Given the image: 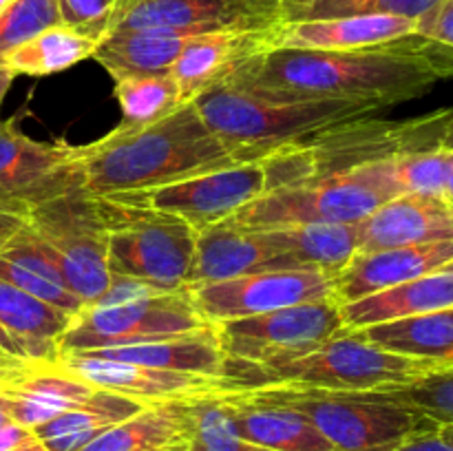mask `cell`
<instances>
[{
    "label": "cell",
    "instance_id": "1",
    "mask_svg": "<svg viewBox=\"0 0 453 451\" xmlns=\"http://www.w3.org/2000/svg\"><path fill=\"white\" fill-rule=\"evenodd\" d=\"M445 78H453V49L411 34L345 51L265 47L224 82L265 100H349L385 109L423 97Z\"/></svg>",
    "mask_w": 453,
    "mask_h": 451
},
{
    "label": "cell",
    "instance_id": "2",
    "mask_svg": "<svg viewBox=\"0 0 453 451\" xmlns=\"http://www.w3.org/2000/svg\"><path fill=\"white\" fill-rule=\"evenodd\" d=\"M243 162L202 119L193 102L149 126L115 128L80 146L82 188L93 197L146 190Z\"/></svg>",
    "mask_w": 453,
    "mask_h": 451
},
{
    "label": "cell",
    "instance_id": "3",
    "mask_svg": "<svg viewBox=\"0 0 453 451\" xmlns=\"http://www.w3.org/2000/svg\"><path fill=\"white\" fill-rule=\"evenodd\" d=\"M206 126L243 162L296 146L310 137L372 118L379 106L349 100L277 102L252 96L228 82L215 84L193 100Z\"/></svg>",
    "mask_w": 453,
    "mask_h": 451
},
{
    "label": "cell",
    "instance_id": "4",
    "mask_svg": "<svg viewBox=\"0 0 453 451\" xmlns=\"http://www.w3.org/2000/svg\"><path fill=\"white\" fill-rule=\"evenodd\" d=\"M441 367L447 365L388 352L363 339L357 330H343L290 361L268 365L226 361L221 392H250L265 385L370 392L403 387Z\"/></svg>",
    "mask_w": 453,
    "mask_h": 451
},
{
    "label": "cell",
    "instance_id": "5",
    "mask_svg": "<svg viewBox=\"0 0 453 451\" xmlns=\"http://www.w3.org/2000/svg\"><path fill=\"white\" fill-rule=\"evenodd\" d=\"M453 140V109L407 122L357 119L264 157L265 193Z\"/></svg>",
    "mask_w": 453,
    "mask_h": 451
},
{
    "label": "cell",
    "instance_id": "6",
    "mask_svg": "<svg viewBox=\"0 0 453 451\" xmlns=\"http://www.w3.org/2000/svg\"><path fill=\"white\" fill-rule=\"evenodd\" d=\"M211 323L199 314L190 287L155 290L140 281L113 279L109 290L87 303L62 334V354H84L122 345L153 343L193 334Z\"/></svg>",
    "mask_w": 453,
    "mask_h": 451
},
{
    "label": "cell",
    "instance_id": "7",
    "mask_svg": "<svg viewBox=\"0 0 453 451\" xmlns=\"http://www.w3.org/2000/svg\"><path fill=\"white\" fill-rule=\"evenodd\" d=\"M255 396L303 414L339 451H394L438 424L396 401L388 389H317L265 385Z\"/></svg>",
    "mask_w": 453,
    "mask_h": 451
},
{
    "label": "cell",
    "instance_id": "8",
    "mask_svg": "<svg viewBox=\"0 0 453 451\" xmlns=\"http://www.w3.org/2000/svg\"><path fill=\"white\" fill-rule=\"evenodd\" d=\"M106 221L109 272L155 290L188 286L197 230L180 217L97 197Z\"/></svg>",
    "mask_w": 453,
    "mask_h": 451
},
{
    "label": "cell",
    "instance_id": "9",
    "mask_svg": "<svg viewBox=\"0 0 453 451\" xmlns=\"http://www.w3.org/2000/svg\"><path fill=\"white\" fill-rule=\"evenodd\" d=\"M389 199H394L392 190L376 177L372 164H361L352 171L268 190L226 221L248 230L301 224H358Z\"/></svg>",
    "mask_w": 453,
    "mask_h": 451
},
{
    "label": "cell",
    "instance_id": "10",
    "mask_svg": "<svg viewBox=\"0 0 453 451\" xmlns=\"http://www.w3.org/2000/svg\"><path fill=\"white\" fill-rule=\"evenodd\" d=\"M27 228L84 305L109 290V241L97 197L71 190L31 206Z\"/></svg>",
    "mask_w": 453,
    "mask_h": 451
},
{
    "label": "cell",
    "instance_id": "11",
    "mask_svg": "<svg viewBox=\"0 0 453 451\" xmlns=\"http://www.w3.org/2000/svg\"><path fill=\"white\" fill-rule=\"evenodd\" d=\"M226 361L268 365L290 361L345 330L336 296L257 317L212 323Z\"/></svg>",
    "mask_w": 453,
    "mask_h": 451
},
{
    "label": "cell",
    "instance_id": "12",
    "mask_svg": "<svg viewBox=\"0 0 453 451\" xmlns=\"http://www.w3.org/2000/svg\"><path fill=\"white\" fill-rule=\"evenodd\" d=\"M264 193L265 166L261 157L184 177L157 188L109 195L106 199L131 208L180 217L199 233L208 226L230 219L239 208L255 202Z\"/></svg>",
    "mask_w": 453,
    "mask_h": 451
},
{
    "label": "cell",
    "instance_id": "13",
    "mask_svg": "<svg viewBox=\"0 0 453 451\" xmlns=\"http://www.w3.org/2000/svg\"><path fill=\"white\" fill-rule=\"evenodd\" d=\"M188 287L199 314L212 325L330 299L334 296V277L317 270H265Z\"/></svg>",
    "mask_w": 453,
    "mask_h": 451
},
{
    "label": "cell",
    "instance_id": "14",
    "mask_svg": "<svg viewBox=\"0 0 453 451\" xmlns=\"http://www.w3.org/2000/svg\"><path fill=\"white\" fill-rule=\"evenodd\" d=\"M80 188V146L35 141L13 119H0V197L31 208Z\"/></svg>",
    "mask_w": 453,
    "mask_h": 451
},
{
    "label": "cell",
    "instance_id": "15",
    "mask_svg": "<svg viewBox=\"0 0 453 451\" xmlns=\"http://www.w3.org/2000/svg\"><path fill=\"white\" fill-rule=\"evenodd\" d=\"M277 22V4L261 0H131L115 11L111 31L162 29L203 35L270 29Z\"/></svg>",
    "mask_w": 453,
    "mask_h": 451
},
{
    "label": "cell",
    "instance_id": "16",
    "mask_svg": "<svg viewBox=\"0 0 453 451\" xmlns=\"http://www.w3.org/2000/svg\"><path fill=\"white\" fill-rule=\"evenodd\" d=\"M58 365L91 383L93 387L122 394L146 405L206 396V394L221 392V385H224L219 378H211V376L168 371L140 365V363L96 356V354H62L58 358Z\"/></svg>",
    "mask_w": 453,
    "mask_h": 451
},
{
    "label": "cell",
    "instance_id": "17",
    "mask_svg": "<svg viewBox=\"0 0 453 451\" xmlns=\"http://www.w3.org/2000/svg\"><path fill=\"white\" fill-rule=\"evenodd\" d=\"M358 252L453 241V203L436 195H401L358 221Z\"/></svg>",
    "mask_w": 453,
    "mask_h": 451
},
{
    "label": "cell",
    "instance_id": "18",
    "mask_svg": "<svg viewBox=\"0 0 453 451\" xmlns=\"http://www.w3.org/2000/svg\"><path fill=\"white\" fill-rule=\"evenodd\" d=\"M265 270H292L290 261L279 255L257 230L239 228L230 221L199 230L195 239L188 286L237 279Z\"/></svg>",
    "mask_w": 453,
    "mask_h": 451
},
{
    "label": "cell",
    "instance_id": "19",
    "mask_svg": "<svg viewBox=\"0 0 453 451\" xmlns=\"http://www.w3.org/2000/svg\"><path fill=\"white\" fill-rule=\"evenodd\" d=\"M451 261L453 241L357 252L343 272L334 279V296L339 303H349L361 296L436 272Z\"/></svg>",
    "mask_w": 453,
    "mask_h": 451
},
{
    "label": "cell",
    "instance_id": "20",
    "mask_svg": "<svg viewBox=\"0 0 453 451\" xmlns=\"http://www.w3.org/2000/svg\"><path fill=\"white\" fill-rule=\"evenodd\" d=\"M416 31L418 22L392 13L277 22L268 31V47L345 51V49L374 47L389 40L405 38Z\"/></svg>",
    "mask_w": 453,
    "mask_h": 451
},
{
    "label": "cell",
    "instance_id": "21",
    "mask_svg": "<svg viewBox=\"0 0 453 451\" xmlns=\"http://www.w3.org/2000/svg\"><path fill=\"white\" fill-rule=\"evenodd\" d=\"M234 433L274 451H339L303 414L250 392H219Z\"/></svg>",
    "mask_w": 453,
    "mask_h": 451
},
{
    "label": "cell",
    "instance_id": "22",
    "mask_svg": "<svg viewBox=\"0 0 453 451\" xmlns=\"http://www.w3.org/2000/svg\"><path fill=\"white\" fill-rule=\"evenodd\" d=\"M268 31H217L193 35L168 71L180 87L181 102H193L199 93L228 80L246 57L268 47Z\"/></svg>",
    "mask_w": 453,
    "mask_h": 451
},
{
    "label": "cell",
    "instance_id": "23",
    "mask_svg": "<svg viewBox=\"0 0 453 451\" xmlns=\"http://www.w3.org/2000/svg\"><path fill=\"white\" fill-rule=\"evenodd\" d=\"M453 308V261L425 277L398 283L388 290L341 303L345 330H365L379 323L418 317Z\"/></svg>",
    "mask_w": 453,
    "mask_h": 451
},
{
    "label": "cell",
    "instance_id": "24",
    "mask_svg": "<svg viewBox=\"0 0 453 451\" xmlns=\"http://www.w3.org/2000/svg\"><path fill=\"white\" fill-rule=\"evenodd\" d=\"M96 392L97 387L58 363H40L0 389L7 398L13 420L25 429H35L65 411L84 405L96 396Z\"/></svg>",
    "mask_w": 453,
    "mask_h": 451
},
{
    "label": "cell",
    "instance_id": "25",
    "mask_svg": "<svg viewBox=\"0 0 453 451\" xmlns=\"http://www.w3.org/2000/svg\"><path fill=\"white\" fill-rule=\"evenodd\" d=\"M193 398L153 402L78 451H188Z\"/></svg>",
    "mask_w": 453,
    "mask_h": 451
},
{
    "label": "cell",
    "instance_id": "26",
    "mask_svg": "<svg viewBox=\"0 0 453 451\" xmlns=\"http://www.w3.org/2000/svg\"><path fill=\"white\" fill-rule=\"evenodd\" d=\"M292 270H317L339 277L358 252V224H301L257 230Z\"/></svg>",
    "mask_w": 453,
    "mask_h": 451
},
{
    "label": "cell",
    "instance_id": "27",
    "mask_svg": "<svg viewBox=\"0 0 453 451\" xmlns=\"http://www.w3.org/2000/svg\"><path fill=\"white\" fill-rule=\"evenodd\" d=\"M73 317L0 279V332L34 363H58L62 334Z\"/></svg>",
    "mask_w": 453,
    "mask_h": 451
},
{
    "label": "cell",
    "instance_id": "28",
    "mask_svg": "<svg viewBox=\"0 0 453 451\" xmlns=\"http://www.w3.org/2000/svg\"><path fill=\"white\" fill-rule=\"evenodd\" d=\"M0 279L71 317L84 308L27 226L0 246Z\"/></svg>",
    "mask_w": 453,
    "mask_h": 451
},
{
    "label": "cell",
    "instance_id": "29",
    "mask_svg": "<svg viewBox=\"0 0 453 451\" xmlns=\"http://www.w3.org/2000/svg\"><path fill=\"white\" fill-rule=\"evenodd\" d=\"M193 35L162 29L111 31L97 42L93 60L100 62L113 80L168 73Z\"/></svg>",
    "mask_w": 453,
    "mask_h": 451
},
{
    "label": "cell",
    "instance_id": "30",
    "mask_svg": "<svg viewBox=\"0 0 453 451\" xmlns=\"http://www.w3.org/2000/svg\"><path fill=\"white\" fill-rule=\"evenodd\" d=\"M96 356L115 358V361L140 363V365L159 367L168 371H184V374L211 376L219 378L224 376L226 356L217 340L215 327L208 325L193 334L175 336V339L153 340V343L122 345V348L96 349Z\"/></svg>",
    "mask_w": 453,
    "mask_h": 451
},
{
    "label": "cell",
    "instance_id": "31",
    "mask_svg": "<svg viewBox=\"0 0 453 451\" xmlns=\"http://www.w3.org/2000/svg\"><path fill=\"white\" fill-rule=\"evenodd\" d=\"M144 407L149 405L135 398L97 387L91 401L38 424L31 432L49 451H78L113 424L140 414Z\"/></svg>",
    "mask_w": 453,
    "mask_h": 451
},
{
    "label": "cell",
    "instance_id": "32",
    "mask_svg": "<svg viewBox=\"0 0 453 451\" xmlns=\"http://www.w3.org/2000/svg\"><path fill=\"white\" fill-rule=\"evenodd\" d=\"M357 332L388 352L453 365V308L379 323Z\"/></svg>",
    "mask_w": 453,
    "mask_h": 451
},
{
    "label": "cell",
    "instance_id": "33",
    "mask_svg": "<svg viewBox=\"0 0 453 451\" xmlns=\"http://www.w3.org/2000/svg\"><path fill=\"white\" fill-rule=\"evenodd\" d=\"M96 47V38H88L66 25H56L3 53L0 69H7L13 75H34V78L60 73L91 57Z\"/></svg>",
    "mask_w": 453,
    "mask_h": 451
},
{
    "label": "cell",
    "instance_id": "34",
    "mask_svg": "<svg viewBox=\"0 0 453 451\" xmlns=\"http://www.w3.org/2000/svg\"><path fill=\"white\" fill-rule=\"evenodd\" d=\"M113 93L122 109V122L118 126L127 131L149 126L173 113L177 106L186 104L171 73L115 80Z\"/></svg>",
    "mask_w": 453,
    "mask_h": 451
},
{
    "label": "cell",
    "instance_id": "35",
    "mask_svg": "<svg viewBox=\"0 0 453 451\" xmlns=\"http://www.w3.org/2000/svg\"><path fill=\"white\" fill-rule=\"evenodd\" d=\"M441 0H279V22L392 13L418 22Z\"/></svg>",
    "mask_w": 453,
    "mask_h": 451
},
{
    "label": "cell",
    "instance_id": "36",
    "mask_svg": "<svg viewBox=\"0 0 453 451\" xmlns=\"http://www.w3.org/2000/svg\"><path fill=\"white\" fill-rule=\"evenodd\" d=\"M190 409H193V433H190L188 451H274L243 440L234 433L219 392L193 398Z\"/></svg>",
    "mask_w": 453,
    "mask_h": 451
},
{
    "label": "cell",
    "instance_id": "37",
    "mask_svg": "<svg viewBox=\"0 0 453 451\" xmlns=\"http://www.w3.org/2000/svg\"><path fill=\"white\" fill-rule=\"evenodd\" d=\"M388 392L396 401L427 416L438 427L453 424V365L429 371L403 387H392Z\"/></svg>",
    "mask_w": 453,
    "mask_h": 451
},
{
    "label": "cell",
    "instance_id": "38",
    "mask_svg": "<svg viewBox=\"0 0 453 451\" xmlns=\"http://www.w3.org/2000/svg\"><path fill=\"white\" fill-rule=\"evenodd\" d=\"M56 25H62L58 0H12L0 13V56Z\"/></svg>",
    "mask_w": 453,
    "mask_h": 451
},
{
    "label": "cell",
    "instance_id": "39",
    "mask_svg": "<svg viewBox=\"0 0 453 451\" xmlns=\"http://www.w3.org/2000/svg\"><path fill=\"white\" fill-rule=\"evenodd\" d=\"M115 0H58L62 25L100 42L113 27Z\"/></svg>",
    "mask_w": 453,
    "mask_h": 451
},
{
    "label": "cell",
    "instance_id": "40",
    "mask_svg": "<svg viewBox=\"0 0 453 451\" xmlns=\"http://www.w3.org/2000/svg\"><path fill=\"white\" fill-rule=\"evenodd\" d=\"M35 365H40V363L31 361L22 352L20 345L13 343L4 332H0V389L7 387L16 378H20L22 374H27Z\"/></svg>",
    "mask_w": 453,
    "mask_h": 451
},
{
    "label": "cell",
    "instance_id": "41",
    "mask_svg": "<svg viewBox=\"0 0 453 451\" xmlns=\"http://www.w3.org/2000/svg\"><path fill=\"white\" fill-rule=\"evenodd\" d=\"M416 34L453 49V0H441L427 16L420 18Z\"/></svg>",
    "mask_w": 453,
    "mask_h": 451
},
{
    "label": "cell",
    "instance_id": "42",
    "mask_svg": "<svg viewBox=\"0 0 453 451\" xmlns=\"http://www.w3.org/2000/svg\"><path fill=\"white\" fill-rule=\"evenodd\" d=\"M29 210L31 208L25 203L0 197V246L25 228Z\"/></svg>",
    "mask_w": 453,
    "mask_h": 451
},
{
    "label": "cell",
    "instance_id": "43",
    "mask_svg": "<svg viewBox=\"0 0 453 451\" xmlns=\"http://www.w3.org/2000/svg\"><path fill=\"white\" fill-rule=\"evenodd\" d=\"M27 436H31V429H25L13 420L12 409H9L7 398L0 394V451H9L20 445Z\"/></svg>",
    "mask_w": 453,
    "mask_h": 451
},
{
    "label": "cell",
    "instance_id": "44",
    "mask_svg": "<svg viewBox=\"0 0 453 451\" xmlns=\"http://www.w3.org/2000/svg\"><path fill=\"white\" fill-rule=\"evenodd\" d=\"M394 451H453V445L441 436V432H432L411 438V440H407L405 445Z\"/></svg>",
    "mask_w": 453,
    "mask_h": 451
},
{
    "label": "cell",
    "instance_id": "45",
    "mask_svg": "<svg viewBox=\"0 0 453 451\" xmlns=\"http://www.w3.org/2000/svg\"><path fill=\"white\" fill-rule=\"evenodd\" d=\"M9 451H49V449L38 440V438L34 436V432H31V436H27L20 445H16L13 449H9Z\"/></svg>",
    "mask_w": 453,
    "mask_h": 451
},
{
    "label": "cell",
    "instance_id": "46",
    "mask_svg": "<svg viewBox=\"0 0 453 451\" xmlns=\"http://www.w3.org/2000/svg\"><path fill=\"white\" fill-rule=\"evenodd\" d=\"M13 78H16V75L9 73L7 69H0V106H3V100H4V96H7L9 87H12Z\"/></svg>",
    "mask_w": 453,
    "mask_h": 451
},
{
    "label": "cell",
    "instance_id": "47",
    "mask_svg": "<svg viewBox=\"0 0 453 451\" xmlns=\"http://www.w3.org/2000/svg\"><path fill=\"white\" fill-rule=\"evenodd\" d=\"M438 432H441V436L445 438V440H449L453 445V424H445V427H441Z\"/></svg>",
    "mask_w": 453,
    "mask_h": 451
},
{
    "label": "cell",
    "instance_id": "48",
    "mask_svg": "<svg viewBox=\"0 0 453 451\" xmlns=\"http://www.w3.org/2000/svg\"><path fill=\"white\" fill-rule=\"evenodd\" d=\"M445 199H449V202L453 203V177H451V181H449V184H447V190H445Z\"/></svg>",
    "mask_w": 453,
    "mask_h": 451
},
{
    "label": "cell",
    "instance_id": "49",
    "mask_svg": "<svg viewBox=\"0 0 453 451\" xmlns=\"http://www.w3.org/2000/svg\"><path fill=\"white\" fill-rule=\"evenodd\" d=\"M127 3H131V0H115V4H118V7H115V11H118L119 7H124Z\"/></svg>",
    "mask_w": 453,
    "mask_h": 451
},
{
    "label": "cell",
    "instance_id": "50",
    "mask_svg": "<svg viewBox=\"0 0 453 451\" xmlns=\"http://www.w3.org/2000/svg\"><path fill=\"white\" fill-rule=\"evenodd\" d=\"M9 3H12V0H0V13H3L4 11V7H7V4Z\"/></svg>",
    "mask_w": 453,
    "mask_h": 451
},
{
    "label": "cell",
    "instance_id": "51",
    "mask_svg": "<svg viewBox=\"0 0 453 451\" xmlns=\"http://www.w3.org/2000/svg\"><path fill=\"white\" fill-rule=\"evenodd\" d=\"M261 3H273V4H277V7H279V0H261Z\"/></svg>",
    "mask_w": 453,
    "mask_h": 451
}]
</instances>
